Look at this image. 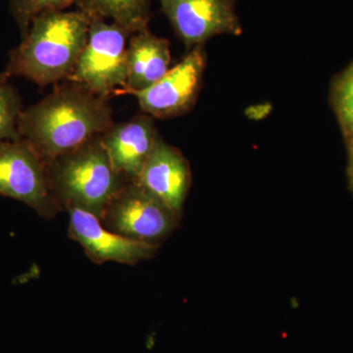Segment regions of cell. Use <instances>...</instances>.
<instances>
[{
	"label": "cell",
	"mask_w": 353,
	"mask_h": 353,
	"mask_svg": "<svg viewBox=\"0 0 353 353\" xmlns=\"http://www.w3.org/2000/svg\"><path fill=\"white\" fill-rule=\"evenodd\" d=\"M131 36L116 23L92 18L87 43L68 80L106 99L116 92H125L128 39Z\"/></svg>",
	"instance_id": "4"
},
{
	"label": "cell",
	"mask_w": 353,
	"mask_h": 353,
	"mask_svg": "<svg viewBox=\"0 0 353 353\" xmlns=\"http://www.w3.org/2000/svg\"><path fill=\"white\" fill-rule=\"evenodd\" d=\"M176 36L190 50L219 34L240 36L236 0H158Z\"/></svg>",
	"instance_id": "8"
},
{
	"label": "cell",
	"mask_w": 353,
	"mask_h": 353,
	"mask_svg": "<svg viewBox=\"0 0 353 353\" xmlns=\"http://www.w3.org/2000/svg\"><path fill=\"white\" fill-rule=\"evenodd\" d=\"M205 66L203 46H196L152 87L132 94L138 99L143 112L152 117L167 119L182 116L196 104Z\"/></svg>",
	"instance_id": "7"
},
{
	"label": "cell",
	"mask_w": 353,
	"mask_h": 353,
	"mask_svg": "<svg viewBox=\"0 0 353 353\" xmlns=\"http://www.w3.org/2000/svg\"><path fill=\"white\" fill-rule=\"evenodd\" d=\"M90 20L80 10L39 14L10 53L4 76L24 77L41 87L68 80L87 43Z\"/></svg>",
	"instance_id": "2"
},
{
	"label": "cell",
	"mask_w": 353,
	"mask_h": 353,
	"mask_svg": "<svg viewBox=\"0 0 353 353\" xmlns=\"http://www.w3.org/2000/svg\"><path fill=\"white\" fill-rule=\"evenodd\" d=\"M347 176L348 187L353 192V141L347 143Z\"/></svg>",
	"instance_id": "17"
},
{
	"label": "cell",
	"mask_w": 353,
	"mask_h": 353,
	"mask_svg": "<svg viewBox=\"0 0 353 353\" xmlns=\"http://www.w3.org/2000/svg\"><path fill=\"white\" fill-rule=\"evenodd\" d=\"M152 0H76L90 18L111 19L132 34L148 30Z\"/></svg>",
	"instance_id": "13"
},
{
	"label": "cell",
	"mask_w": 353,
	"mask_h": 353,
	"mask_svg": "<svg viewBox=\"0 0 353 353\" xmlns=\"http://www.w3.org/2000/svg\"><path fill=\"white\" fill-rule=\"evenodd\" d=\"M22 111L19 95L7 83L6 77L0 76V141L21 139L18 121Z\"/></svg>",
	"instance_id": "15"
},
{
	"label": "cell",
	"mask_w": 353,
	"mask_h": 353,
	"mask_svg": "<svg viewBox=\"0 0 353 353\" xmlns=\"http://www.w3.org/2000/svg\"><path fill=\"white\" fill-rule=\"evenodd\" d=\"M0 194L24 202L43 217H53L60 209L48 165L23 139L0 141Z\"/></svg>",
	"instance_id": "5"
},
{
	"label": "cell",
	"mask_w": 353,
	"mask_h": 353,
	"mask_svg": "<svg viewBox=\"0 0 353 353\" xmlns=\"http://www.w3.org/2000/svg\"><path fill=\"white\" fill-rule=\"evenodd\" d=\"M108 99L80 85H66L21 113L20 138L46 165L101 136L113 126Z\"/></svg>",
	"instance_id": "1"
},
{
	"label": "cell",
	"mask_w": 353,
	"mask_h": 353,
	"mask_svg": "<svg viewBox=\"0 0 353 353\" xmlns=\"http://www.w3.org/2000/svg\"><path fill=\"white\" fill-rule=\"evenodd\" d=\"M159 137L152 116H138L113 125L101 134V145L113 170L127 182H134Z\"/></svg>",
	"instance_id": "11"
},
{
	"label": "cell",
	"mask_w": 353,
	"mask_h": 353,
	"mask_svg": "<svg viewBox=\"0 0 353 353\" xmlns=\"http://www.w3.org/2000/svg\"><path fill=\"white\" fill-rule=\"evenodd\" d=\"M76 0H9V7L14 19L24 36L32 21L39 14L48 11H62Z\"/></svg>",
	"instance_id": "16"
},
{
	"label": "cell",
	"mask_w": 353,
	"mask_h": 353,
	"mask_svg": "<svg viewBox=\"0 0 353 353\" xmlns=\"http://www.w3.org/2000/svg\"><path fill=\"white\" fill-rule=\"evenodd\" d=\"M69 213V236L83 246L85 254L95 263L116 262L136 265L152 259L157 245L132 240L111 231L97 216L77 208L66 209Z\"/></svg>",
	"instance_id": "9"
},
{
	"label": "cell",
	"mask_w": 353,
	"mask_h": 353,
	"mask_svg": "<svg viewBox=\"0 0 353 353\" xmlns=\"http://www.w3.org/2000/svg\"><path fill=\"white\" fill-rule=\"evenodd\" d=\"M178 214L134 182L124 187L102 216L103 226L127 238L155 245L176 227Z\"/></svg>",
	"instance_id": "6"
},
{
	"label": "cell",
	"mask_w": 353,
	"mask_h": 353,
	"mask_svg": "<svg viewBox=\"0 0 353 353\" xmlns=\"http://www.w3.org/2000/svg\"><path fill=\"white\" fill-rule=\"evenodd\" d=\"M128 77L125 94L152 87L170 70V43L150 30L136 32L128 43Z\"/></svg>",
	"instance_id": "12"
},
{
	"label": "cell",
	"mask_w": 353,
	"mask_h": 353,
	"mask_svg": "<svg viewBox=\"0 0 353 353\" xmlns=\"http://www.w3.org/2000/svg\"><path fill=\"white\" fill-rule=\"evenodd\" d=\"M330 101L345 143L353 141V61L334 77Z\"/></svg>",
	"instance_id": "14"
},
{
	"label": "cell",
	"mask_w": 353,
	"mask_h": 353,
	"mask_svg": "<svg viewBox=\"0 0 353 353\" xmlns=\"http://www.w3.org/2000/svg\"><path fill=\"white\" fill-rule=\"evenodd\" d=\"M101 136L48 165L53 196L65 208H77L101 219L128 183L111 166Z\"/></svg>",
	"instance_id": "3"
},
{
	"label": "cell",
	"mask_w": 353,
	"mask_h": 353,
	"mask_svg": "<svg viewBox=\"0 0 353 353\" xmlns=\"http://www.w3.org/2000/svg\"><path fill=\"white\" fill-rule=\"evenodd\" d=\"M192 174L187 159L178 148L168 145L159 136L134 183L180 216Z\"/></svg>",
	"instance_id": "10"
}]
</instances>
